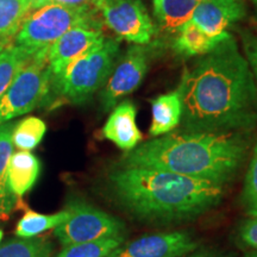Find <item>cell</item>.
<instances>
[{
	"mask_svg": "<svg viewBox=\"0 0 257 257\" xmlns=\"http://www.w3.org/2000/svg\"><path fill=\"white\" fill-rule=\"evenodd\" d=\"M178 91L182 130L249 134L257 125V85L231 34L185 69Z\"/></svg>",
	"mask_w": 257,
	"mask_h": 257,
	"instance_id": "1",
	"label": "cell"
},
{
	"mask_svg": "<svg viewBox=\"0 0 257 257\" xmlns=\"http://www.w3.org/2000/svg\"><path fill=\"white\" fill-rule=\"evenodd\" d=\"M108 185L125 211L157 224L194 219L216 207L225 191L224 185L143 166L118 165Z\"/></svg>",
	"mask_w": 257,
	"mask_h": 257,
	"instance_id": "2",
	"label": "cell"
},
{
	"mask_svg": "<svg viewBox=\"0 0 257 257\" xmlns=\"http://www.w3.org/2000/svg\"><path fill=\"white\" fill-rule=\"evenodd\" d=\"M246 134L172 131L125 152L119 165L166 169L225 186L248 155Z\"/></svg>",
	"mask_w": 257,
	"mask_h": 257,
	"instance_id": "3",
	"label": "cell"
},
{
	"mask_svg": "<svg viewBox=\"0 0 257 257\" xmlns=\"http://www.w3.org/2000/svg\"><path fill=\"white\" fill-rule=\"evenodd\" d=\"M120 50L119 38H104L75 59L59 78L51 80L50 94L75 105L85 104L111 75Z\"/></svg>",
	"mask_w": 257,
	"mask_h": 257,
	"instance_id": "4",
	"label": "cell"
},
{
	"mask_svg": "<svg viewBox=\"0 0 257 257\" xmlns=\"http://www.w3.org/2000/svg\"><path fill=\"white\" fill-rule=\"evenodd\" d=\"M88 5L69 8L57 4L44 5L29 12L14 38V43L29 57L48 55L49 49L64 32L95 16Z\"/></svg>",
	"mask_w": 257,
	"mask_h": 257,
	"instance_id": "5",
	"label": "cell"
},
{
	"mask_svg": "<svg viewBox=\"0 0 257 257\" xmlns=\"http://www.w3.org/2000/svg\"><path fill=\"white\" fill-rule=\"evenodd\" d=\"M48 55L30 57L0 99V125L36 110L50 95Z\"/></svg>",
	"mask_w": 257,
	"mask_h": 257,
	"instance_id": "6",
	"label": "cell"
},
{
	"mask_svg": "<svg viewBox=\"0 0 257 257\" xmlns=\"http://www.w3.org/2000/svg\"><path fill=\"white\" fill-rule=\"evenodd\" d=\"M64 210L68 211L69 217L54 231L63 246L107 238L125 239L126 229L123 221L91 204L72 199Z\"/></svg>",
	"mask_w": 257,
	"mask_h": 257,
	"instance_id": "7",
	"label": "cell"
},
{
	"mask_svg": "<svg viewBox=\"0 0 257 257\" xmlns=\"http://www.w3.org/2000/svg\"><path fill=\"white\" fill-rule=\"evenodd\" d=\"M157 44L138 46L134 44L125 51L124 56L115 63L100 93L102 111L112 110L121 99L131 94L146 78Z\"/></svg>",
	"mask_w": 257,
	"mask_h": 257,
	"instance_id": "8",
	"label": "cell"
},
{
	"mask_svg": "<svg viewBox=\"0 0 257 257\" xmlns=\"http://www.w3.org/2000/svg\"><path fill=\"white\" fill-rule=\"evenodd\" d=\"M96 9L101 11L106 27L119 40L146 46L155 36L156 27L142 0H105Z\"/></svg>",
	"mask_w": 257,
	"mask_h": 257,
	"instance_id": "9",
	"label": "cell"
},
{
	"mask_svg": "<svg viewBox=\"0 0 257 257\" xmlns=\"http://www.w3.org/2000/svg\"><path fill=\"white\" fill-rule=\"evenodd\" d=\"M104 38L101 23L98 21L96 16L86 19L64 32L51 46L48 54L51 80L59 78L74 60L85 54Z\"/></svg>",
	"mask_w": 257,
	"mask_h": 257,
	"instance_id": "10",
	"label": "cell"
},
{
	"mask_svg": "<svg viewBox=\"0 0 257 257\" xmlns=\"http://www.w3.org/2000/svg\"><path fill=\"white\" fill-rule=\"evenodd\" d=\"M198 248V242L185 231L146 234L120 244L107 257H184Z\"/></svg>",
	"mask_w": 257,
	"mask_h": 257,
	"instance_id": "11",
	"label": "cell"
},
{
	"mask_svg": "<svg viewBox=\"0 0 257 257\" xmlns=\"http://www.w3.org/2000/svg\"><path fill=\"white\" fill-rule=\"evenodd\" d=\"M246 16L244 0H201L192 21L208 35H220Z\"/></svg>",
	"mask_w": 257,
	"mask_h": 257,
	"instance_id": "12",
	"label": "cell"
},
{
	"mask_svg": "<svg viewBox=\"0 0 257 257\" xmlns=\"http://www.w3.org/2000/svg\"><path fill=\"white\" fill-rule=\"evenodd\" d=\"M137 110L133 101L123 100L112 110L102 127V136L111 141L119 149L130 152L142 141V133L138 128Z\"/></svg>",
	"mask_w": 257,
	"mask_h": 257,
	"instance_id": "13",
	"label": "cell"
},
{
	"mask_svg": "<svg viewBox=\"0 0 257 257\" xmlns=\"http://www.w3.org/2000/svg\"><path fill=\"white\" fill-rule=\"evenodd\" d=\"M178 36L173 43V49L178 55L182 57L202 56L210 53L221 41L229 36V32L225 31L220 35H208L198 27L194 22L189 21L176 31Z\"/></svg>",
	"mask_w": 257,
	"mask_h": 257,
	"instance_id": "14",
	"label": "cell"
},
{
	"mask_svg": "<svg viewBox=\"0 0 257 257\" xmlns=\"http://www.w3.org/2000/svg\"><path fill=\"white\" fill-rule=\"evenodd\" d=\"M182 102L178 88L175 91L161 94L152 101V124L149 135L160 137L167 135L181 123Z\"/></svg>",
	"mask_w": 257,
	"mask_h": 257,
	"instance_id": "15",
	"label": "cell"
},
{
	"mask_svg": "<svg viewBox=\"0 0 257 257\" xmlns=\"http://www.w3.org/2000/svg\"><path fill=\"white\" fill-rule=\"evenodd\" d=\"M41 173V162L30 152L12 154L8 166V180L11 191L17 198L23 197L36 184Z\"/></svg>",
	"mask_w": 257,
	"mask_h": 257,
	"instance_id": "16",
	"label": "cell"
},
{
	"mask_svg": "<svg viewBox=\"0 0 257 257\" xmlns=\"http://www.w3.org/2000/svg\"><path fill=\"white\" fill-rule=\"evenodd\" d=\"M14 127L15 123L11 121L0 125V220H6L10 217L17 199L10 188L8 180L9 161L14 154Z\"/></svg>",
	"mask_w": 257,
	"mask_h": 257,
	"instance_id": "17",
	"label": "cell"
},
{
	"mask_svg": "<svg viewBox=\"0 0 257 257\" xmlns=\"http://www.w3.org/2000/svg\"><path fill=\"white\" fill-rule=\"evenodd\" d=\"M201 0H160L154 5L160 27L167 31L176 32L192 19L195 9Z\"/></svg>",
	"mask_w": 257,
	"mask_h": 257,
	"instance_id": "18",
	"label": "cell"
},
{
	"mask_svg": "<svg viewBox=\"0 0 257 257\" xmlns=\"http://www.w3.org/2000/svg\"><path fill=\"white\" fill-rule=\"evenodd\" d=\"M68 217L69 213L67 210L54 214H41L31 210H27L22 219L17 223L16 234L21 238L36 237L44 231L55 229Z\"/></svg>",
	"mask_w": 257,
	"mask_h": 257,
	"instance_id": "19",
	"label": "cell"
},
{
	"mask_svg": "<svg viewBox=\"0 0 257 257\" xmlns=\"http://www.w3.org/2000/svg\"><path fill=\"white\" fill-rule=\"evenodd\" d=\"M30 11V0H0V38L14 41Z\"/></svg>",
	"mask_w": 257,
	"mask_h": 257,
	"instance_id": "20",
	"label": "cell"
},
{
	"mask_svg": "<svg viewBox=\"0 0 257 257\" xmlns=\"http://www.w3.org/2000/svg\"><path fill=\"white\" fill-rule=\"evenodd\" d=\"M47 133V125L37 117H28L15 124L12 130V143L18 149L30 152L40 146Z\"/></svg>",
	"mask_w": 257,
	"mask_h": 257,
	"instance_id": "21",
	"label": "cell"
},
{
	"mask_svg": "<svg viewBox=\"0 0 257 257\" xmlns=\"http://www.w3.org/2000/svg\"><path fill=\"white\" fill-rule=\"evenodd\" d=\"M51 252V242L38 237L16 238L0 246V257H50Z\"/></svg>",
	"mask_w": 257,
	"mask_h": 257,
	"instance_id": "22",
	"label": "cell"
},
{
	"mask_svg": "<svg viewBox=\"0 0 257 257\" xmlns=\"http://www.w3.org/2000/svg\"><path fill=\"white\" fill-rule=\"evenodd\" d=\"M29 59L30 57L14 42L0 53V99Z\"/></svg>",
	"mask_w": 257,
	"mask_h": 257,
	"instance_id": "23",
	"label": "cell"
},
{
	"mask_svg": "<svg viewBox=\"0 0 257 257\" xmlns=\"http://www.w3.org/2000/svg\"><path fill=\"white\" fill-rule=\"evenodd\" d=\"M123 242L124 238H107L95 242L72 244L64 246L56 257H107Z\"/></svg>",
	"mask_w": 257,
	"mask_h": 257,
	"instance_id": "24",
	"label": "cell"
},
{
	"mask_svg": "<svg viewBox=\"0 0 257 257\" xmlns=\"http://www.w3.org/2000/svg\"><path fill=\"white\" fill-rule=\"evenodd\" d=\"M242 204L250 217H257V140L246 172L242 193Z\"/></svg>",
	"mask_w": 257,
	"mask_h": 257,
	"instance_id": "25",
	"label": "cell"
},
{
	"mask_svg": "<svg viewBox=\"0 0 257 257\" xmlns=\"http://www.w3.org/2000/svg\"><path fill=\"white\" fill-rule=\"evenodd\" d=\"M242 44L245 59L248 61L257 85V25L242 32Z\"/></svg>",
	"mask_w": 257,
	"mask_h": 257,
	"instance_id": "26",
	"label": "cell"
},
{
	"mask_svg": "<svg viewBox=\"0 0 257 257\" xmlns=\"http://www.w3.org/2000/svg\"><path fill=\"white\" fill-rule=\"evenodd\" d=\"M237 239L242 245L257 251V217H250L240 224Z\"/></svg>",
	"mask_w": 257,
	"mask_h": 257,
	"instance_id": "27",
	"label": "cell"
},
{
	"mask_svg": "<svg viewBox=\"0 0 257 257\" xmlns=\"http://www.w3.org/2000/svg\"><path fill=\"white\" fill-rule=\"evenodd\" d=\"M49 4L69 6V8H81V6L88 5V0H36V2L32 4L31 10L42 8V6Z\"/></svg>",
	"mask_w": 257,
	"mask_h": 257,
	"instance_id": "28",
	"label": "cell"
},
{
	"mask_svg": "<svg viewBox=\"0 0 257 257\" xmlns=\"http://www.w3.org/2000/svg\"><path fill=\"white\" fill-rule=\"evenodd\" d=\"M184 257H230V256L225 255V253L220 251H217V250L199 249L187 253V255H185Z\"/></svg>",
	"mask_w": 257,
	"mask_h": 257,
	"instance_id": "29",
	"label": "cell"
},
{
	"mask_svg": "<svg viewBox=\"0 0 257 257\" xmlns=\"http://www.w3.org/2000/svg\"><path fill=\"white\" fill-rule=\"evenodd\" d=\"M14 41H10V40H4V38H0V53L5 49L6 47L10 46Z\"/></svg>",
	"mask_w": 257,
	"mask_h": 257,
	"instance_id": "30",
	"label": "cell"
},
{
	"mask_svg": "<svg viewBox=\"0 0 257 257\" xmlns=\"http://www.w3.org/2000/svg\"><path fill=\"white\" fill-rule=\"evenodd\" d=\"M244 257H257V251H255V250H253V251L246 253V255L244 256Z\"/></svg>",
	"mask_w": 257,
	"mask_h": 257,
	"instance_id": "31",
	"label": "cell"
},
{
	"mask_svg": "<svg viewBox=\"0 0 257 257\" xmlns=\"http://www.w3.org/2000/svg\"><path fill=\"white\" fill-rule=\"evenodd\" d=\"M3 236H4V233H3V231L0 230V242H2V238H3Z\"/></svg>",
	"mask_w": 257,
	"mask_h": 257,
	"instance_id": "32",
	"label": "cell"
},
{
	"mask_svg": "<svg viewBox=\"0 0 257 257\" xmlns=\"http://www.w3.org/2000/svg\"><path fill=\"white\" fill-rule=\"evenodd\" d=\"M159 2H160V0H154V5H156V4H159Z\"/></svg>",
	"mask_w": 257,
	"mask_h": 257,
	"instance_id": "33",
	"label": "cell"
},
{
	"mask_svg": "<svg viewBox=\"0 0 257 257\" xmlns=\"http://www.w3.org/2000/svg\"><path fill=\"white\" fill-rule=\"evenodd\" d=\"M35 2H36V0H30V3H31V8H32V4H34Z\"/></svg>",
	"mask_w": 257,
	"mask_h": 257,
	"instance_id": "34",
	"label": "cell"
},
{
	"mask_svg": "<svg viewBox=\"0 0 257 257\" xmlns=\"http://www.w3.org/2000/svg\"><path fill=\"white\" fill-rule=\"evenodd\" d=\"M255 6H256V10H257V2H255Z\"/></svg>",
	"mask_w": 257,
	"mask_h": 257,
	"instance_id": "35",
	"label": "cell"
},
{
	"mask_svg": "<svg viewBox=\"0 0 257 257\" xmlns=\"http://www.w3.org/2000/svg\"><path fill=\"white\" fill-rule=\"evenodd\" d=\"M252 2H253V3H255V2H257V0H252Z\"/></svg>",
	"mask_w": 257,
	"mask_h": 257,
	"instance_id": "36",
	"label": "cell"
}]
</instances>
